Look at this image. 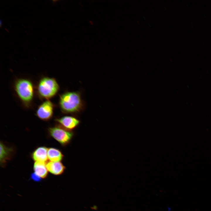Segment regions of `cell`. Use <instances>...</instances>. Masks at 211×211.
Returning <instances> with one entry per match:
<instances>
[{"instance_id": "obj_1", "label": "cell", "mask_w": 211, "mask_h": 211, "mask_svg": "<svg viewBox=\"0 0 211 211\" xmlns=\"http://www.w3.org/2000/svg\"><path fill=\"white\" fill-rule=\"evenodd\" d=\"M59 104L64 113H77L82 110L84 106L80 93L77 91H67L60 96Z\"/></svg>"}, {"instance_id": "obj_2", "label": "cell", "mask_w": 211, "mask_h": 211, "mask_svg": "<svg viewBox=\"0 0 211 211\" xmlns=\"http://www.w3.org/2000/svg\"><path fill=\"white\" fill-rule=\"evenodd\" d=\"M37 89L39 96L47 100L56 95L59 90V86L55 78L45 77L40 79Z\"/></svg>"}, {"instance_id": "obj_3", "label": "cell", "mask_w": 211, "mask_h": 211, "mask_svg": "<svg viewBox=\"0 0 211 211\" xmlns=\"http://www.w3.org/2000/svg\"><path fill=\"white\" fill-rule=\"evenodd\" d=\"M14 88L21 101L26 105L30 104L33 99L34 94L32 82L28 79H19L15 82Z\"/></svg>"}, {"instance_id": "obj_4", "label": "cell", "mask_w": 211, "mask_h": 211, "mask_svg": "<svg viewBox=\"0 0 211 211\" xmlns=\"http://www.w3.org/2000/svg\"><path fill=\"white\" fill-rule=\"evenodd\" d=\"M48 132L50 136L63 146L68 144L74 135L72 131L66 129L59 125L49 127Z\"/></svg>"}, {"instance_id": "obj_5", "label": "cell", "mask_w": 211, "mask_h": 211, "mask_svg": "<svg viewBox=\"0 0 211 211\" xmlns=\"http://www.w3.org/2000/svg\"><path fill=\"white\" fill-rule=\"evenodd\" d=\"M54 108L53 104L49 100H47L38 106L36 115L40 120H49L52 117Z\"/></svg>"}, {"instance_id": "obj_6", "label": "cell", "mask_w": 211, "mask_h": 211, "mask_svg": "<svg viewBox=\"0 0 211 211\" xmlns=\"http://www.w3.org/2000/svg\"><path fill=\"white\" fill-rule=\"evenodd\" d=\"M15 151L13 147L1 142L0 162L1 166H5L7 162L11 159L14 155Z\"/></svg>"}, {"instance_id": "obj_7", "label": "cell", "mask_w": 211, "mask_h": 211, "mask_svg": "<svg viewBox=\"0 0 211 211\" xmlns=\"http://www.w3.org/2000/svg\"><path fill=\"white\" fill-rule=\"evenodd\" d=\"M55 120L59 125L70 131L75 128L80 122L76 118L70 116H65L57 118Z\"/></svg>"}, {"instance_id": "obj_8", "label": "cell", "mask_w": 211, "mask_h": 211, "mask_svg": "<svg viewBox=\"0 0 211 211\" xmlns=\"http://www.w3.org/2000/svg\"><path fill=\"white\" fill-rule=\"evenodd\" d=\"M48 149L45 146H41L36 148L32 153L31 156L35 161L47 163L48 160Z\"/></svg>"}, {"instance_id": "obj_9", "label": "cell", "mask_w": 211, "mask_h": 211, "mask_svg": "<svg viewBox=\"0 0 211 211\" xmlns=\"http://www.w3.org/2000/svg\"><path fill=\"white\" fill-rule=\"evenodd\" d=\"M46 166L48 171L57 176L63 174L66 169L65 166L60 161L47 162L46 164Z\"/></svg>"}, {"instance_id": "obj_10", "label": "cell", "mask_w": 211, "mask_h": 211, "mask_svg": "<svg viewBox=\"0 0 211 211\" xmlns=\"http://www.w3.org/2000/svg\"><path fill=\"white\" fill-rule=\"evenodd\" d=\"M47 163L35 161L33 165L34 173L41 178H46L48 174V171L46 166Z\"/></svg>"}, {"instance_id": "obj_11", "label": "cell", "mask_w": 211, "mask_h": 211, "mask_svg": "<svg viewBox=\"0 0 211 211\" xmlns=\"http://www.w3.org/2000/svg\"><path fill=\"white\" fill-rule=\"evenodd\" d=\"M47 156L51 161L59 162L63 159L64 155L59 149L54 148H48Z\"/></svg>"}, {"instance_id": "obj_12", "label": "cell", "mask_w": 211, "mask_h": 211, "mask_svg": "<svg viewBox=\"0 0 211 211\" xmlns=\"http://www.w3.org/2000/svg\"><path fill=\"white\" fill-rule=\"evenodd\" d=\"M31 178L35 181H39L41 179L39 176H37L34 173L31 174Z\"/></svg>"}, {"instance_id": "obj_13", "label": "cell", "mask_w": 211, "mask_h": 211, "mask_svg": "<svg viewBox=\"0 0 211 211\" xmlns=\"http://www.w3.org/2000/svg\"><path fill=\"white\" fill-rule=\"evenodd\" d=\"M0 27H1V26H2V21L1 20H1H0Z\"/></svg>"}]
</instances>
